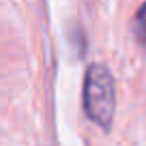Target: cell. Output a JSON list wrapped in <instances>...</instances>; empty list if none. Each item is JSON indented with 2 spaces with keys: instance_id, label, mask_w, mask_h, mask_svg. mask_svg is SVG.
Listing matches in <instances>:
<instances>
[{
  "instance_id": "obj_2",
  "label": "cell",
  "mask_w": 146,
  "mask_h": 146,
  "mask_svg": "<svg viewBox=\"0 0 146 146\" xmlns=\"http://www.w3.org/2000/svg\"><path fill=\"white\" fill-rule=\"evenodd\" d=\"M133 35H135L137 43L142 47H146V2L133 15Z\"/></svg>"
},
{
  "instance_id": "obj_1",
  "label": "cell",
  "mask_w": 146,
  "mask_h": 146,
  "mask_svg": "<svg viewBox=\"0 0 146 146\" xmlns=\"http://www.w3.org/2000/svg\"><path fill=\"white\" fill-rule=\"evenodd\" d=\"M84 112L95 125L110 131L116 114V84L105 64H90L84 75Z\"/></svg>"
}]
</instances>
